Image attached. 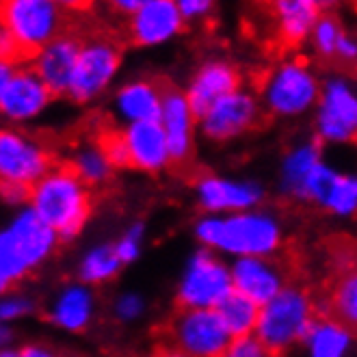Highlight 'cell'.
Masks as SVG:
<instances>
[{
    "label": "cell",
    "instance_id": "obj_3",
    "mask_svg": "<svg viewBox=\"0 0 357 357\" xmlns=\"http://www.w3.org/2000/svg\"><path fill=\"white\" fill-rule=\"evenodd\" d=\"M29 206L54 229L61 243L76 241L93 215L91 188L68 165H54L52 172L33 186Z\"/></svg>",
    "mask_w": 357,
    "mask_h": 357
},
{
    "label": "cell",
    "instance_id": "obj_25",
    "mask_svg": "<svg viewBox=\"0 0 357 357\" xmlns=\"http://www.w3.org/2000/svg\"><path fill=\"white\" fill-rule=\"evenodd\" d=\"M301 347L305 357H347L353 347V331L333 317H319Z\"/></svg>",
    "mask_w": 357,
    "mask_h": 357
},
{
    "label": "cell",
    "instance_id": "obj_39",
    "mask_svg": "<svg viewBox=\"0 0 357 357\" xmlns=\"http://www.w3.org/2000/svg\"><path fill=\"white\" fill-rule=\"evenodd\" d=\"M0 191H3V202L7 206H11L13 210H20V208H26L29 202H31V186H24V184H11V182H3L0 186Z\"/></svg>",
    "mask_w": 357,
    "mask_h": 357
},
{
    "label": "cell",
    "instance_id": "obj_29",
    "mask_svg": "<svg viewBox=\"0 0 357 357\" xmlns=\"http://www.w3.org/2000/svg\"><path fill=\"white\" fill-rule=\"evenodd\" d=\"M219 314L234 340L249 338V335L256 333L258 319H260V305L238 295V292H232V295L219 305Z\"/></svg>",
    "mask_w": 357,
    "mask_h": 357
},
{
    "label": "cell",
    "instance_id": "obj_5",
    "mask_svg": "<svg viewBox=\"0 0 357 357\" xmlns=\"http://www.w3.org/2000/svg\"><path fill=\"white\" fill-rule=\"evenodd\" d=\"M323 82L303 59H286L271 68L262 80V109L280 119H297L317 111Z\"/></svg>",
    "mask_w": 357,
    "mask_h": 357
},
{
    "label": "cell",
    "instance_id": "obj_30",
    "mask_svg": "<svg viewBox=\"0 0 357 357\" xmlns=\"http://www.w3.org/2000/svg\"><path fill=\"white\" fill-rule=\"evenodd\" d=\"M323 208L338 219L357 217V174L340 172Z\"/></svg>",
    "mask_w": 357,
    "mask_h": 357
},
{
    "label": "cell",
    "instance_id": "obj_26",
    "mask_svg": "<svg viewBox=\"0 0 357 357\" xmlns=\"http://www.w3.org/2000/svg\"><path fill=\"white\" fill-rule=\"evenodd\" d=\"M123 268V262L119 260L115 243H96L82 251V256L76 264L78 282H82L89 288L104 286L113 282Z\"/></svg>",
    "mask_w": 357,
    "mask_h": 357
},
{
    "label": "cell",
    "instance_id": "obj_24",
    "mask_svg": "<svg viewBox=\"0 0 357 357\" xmlns=\"http://www.w3.org/2000/svg\"><path fill=\"white\" fill-rule=\"evenodd\" d=\"M325 7L321 0H278L273 5L278 35L286 46H299L317 29Z\"/></svg>",
    "mask_w": 357,
    "mask_h": 357
},
{
    "label": "cell",
    "instance_id": "obj_6",
    "mask_svg": "<svg viewBox=\"0 0 357 357\" xmlns=\"http://www.w3.org/2000/svg\"><path fill=\"white\" fill-rule=\"evenodd\" d=\"M232 292V271L225 258L206 247H197L188 254L176 284V303L180 310H219Z\"/></svg>",
    "mask_w": 357,
    "mask_h": 357
},
{
    "label": "cell",
    "instance_id": "obj_28",
    "mask_svg": "<svg viewBox=\"0 0 357 357\" xmlns=\"http://www.w3.org/2000/svg\"><path fill=\"white\" fill-rule=\"evenodd\" d=\"M327 301H329L331 317L355 333L357 331V264L340 273V278L333 284Z\"/></svg>",
    "mask_w": 357,
    "mask_h": 357
},
{
    "label": "cell",
    "instance_id": "obj_45",
    "mask_svg": "<svg viewBox=\"0 0 357 357\" xmlns=\"http://www.w3.org/2000/svg\"><path fill=\"white\" fill-rule=\"evenodd\" d=\"M0 357H17V349H3L0 351Z\"/></svg>",
    "mask_w": 357,
    "mask_h": 357
},
{
    "label": "cell",
    "instance_id": "obj_37",
    "mask_svg": "<svg viewBox=\"0 0 357 357\" xmlns=\"http://www.w3.org/2000/svg\"><path fill=\"white\" fill-rule=\"evenodd\" d=\"M178 9L184 17V22L193 24L213 15L215 3L213 0H178Z\"/></svg>",
    "mask_w": 357,
    "mask_h": 357
},
{
    "label": "cell",
    "instance_id": "obj_13",
    "mask_svg": "<svg viewBox=\"0 0 357 357\" xmlns=\"http://www.w3.org/2000/svg\"><path fill=\"white\" fill-rule=\"evenodd\" d=\"M193 195L204 215H236L260 208L266 191L258 180L204 174L193 182Z\"/></svg>",
    "mask_w": 357,
    "mask_h": 357
},
{
    "label": "cell",
    "instance_id": "obj_23",
    "mask_svg": "<svg viewBox=\"0 0 357 357\" xmlns=\"http://www.w3.org/2000/svg\"><path fill=\"white\" fill-rule=\"evenodd\" d=\"M323 158V143L314 139H301L299 143L290 145L286 154L280 160V174H278V188L280 193L288 199L301 202L303 184L312 169L317 167Z\"/></svg>",
    "mask_w": 357,
    "mask_h": 357
},
{
    "label": "cell",
    "instance_id": "obj_38",
    "mask_svg": "<svg viewBox=\"0 0 357 357\" xmlns=\"http://www.w3.org/2000/svg\"><path fill=\"white\" fill-rule=\"evenodd\" d=\"M221 357H273L256 335H249V338H238L229 344V349Z\"/></svg>",
    "mask_w": 357,
    "mask_h": 357
},
{
    "label": "cell",
    "instance_id": "obj_34",
    "mask_svg": "<svg viewBox=\"0 0 357 357\" xmlns=\"http://www.w3.org/2000/svg\"><path fill=\"white\" fill-rule=\"evenodd\" d=\"M143 243H145V223L143 221H135L123 229L121 236L115 241V251H117L119 260L123 262V266L132 264L141 258Z\"/></svg>",
    "mask_w": 357,
    "mask_h": 357
},
{
    "label": "cell",
    "instance_id": "obj_36",
    "mask_svg": "<svg viewBox=\"0 0 357 357\" xmlns=\"http://www.w3.org/2000/svg\"><path fill=\"white\" fill-rule=\"evenodd\" d=\"M145 310H148V301H145L141 292H135V290L121 292V295L113 301V317L123 325L139 321L145 314Z\"/></svg>",
    "mask_w": 357,
    "mask_h": 357
},
{
    "label": "cell",
    "instance_id": "obj_42",
    "mask_svg": "<svg viewBox=\"0 0 357 357\" xmlns=\"http://www.w3.org/2000/svg\"><path fill=\"white\" fill-rule=\"evenodd\" d=\"M141 3H143V0H115V3H113L111 7H113L115 13H119V15L132 17V15L139 11Z\"/></svg>",
    "mask_w": 357,
    "mask_h": 357
},
{
    "label": "cell",
    "instance_id": "obj_2",
    "mask_svg": "<svg viewBox=\"0 0 357 357\" xmlns=\"http://www.w3.org/2000/svg\"><path fill=\"white\" fill-rule=\"evenodd\" d=\"M61 238L33 208L13 210L0 232V290L11 292L44 266L59 249Z\"/></svg>",
    "mask_w": 357,
    "mask_h": 357
},
{
    "label": "cell",
    "instance_id": "obj_21",
    "mask_svg": "<svg viewBox=\"0 0 357 357\" xmlns=\"http://www.w3.org/2000/svg\"><path fill=\"white\" fill-rule=\"evenodd\" d=\"M121 130H123L126 143H128L132 169L143 172V174H160L174 162L169 143H167V135L162 130L160 121L130 123V126H123Z\"/></svg>",
    "mask_w": 357,
    "mask_h": 357
},
{
    "label": "cell",
    "instance_id": "obj_20",
    "mask_svg": "<svg viewBox=\"0 0 357 357\" xmlns=\"http://www.w3.org/2000/svg\"><path fill=\"white\" fill-rule=\"evenodd\" d=\"M48 323L66 333L87 331L96 317L93 288L82 282H70L56 290L46 310Z\"/></svg>",
    "mask_w": 357,
    "mask_h": 357
},
{
    "label": "cell",
    "instance_id": "obj_31",
    "mask_svg": "<svg viewBox=\"0 0 357 357\" xmlns=\"http://www.w3.org/2000/svg\"><path fill=\"white\" fill-rule=\"evenodd\" d=\"M340 172L335 169V167L327 160H321L317 167L312 169V174L307 176L305 184H303V193H301V202H307V204H314V206H325L331 188L338 180Z\"/></svg>",
    "mask_w": 357,
    "mask_h": 357
},
{
    "label": "cell",
    "instance_id": "obj_11",
    "mask_svg": "<svg viewBox=\"0 0 357 357\" xmlns=\"http://www.w3.org/2000/svg\"><path fill=\"white\" fill-rule=\"evenodd\" d=\"M314 137L327 145L357 141V93L344 78L323 82L319 107L314 111Z\"/></svg>",
    "mask_w": 357,
    "mask_h": 357
},
{
    "label": "cell",
    "instance_id": "obj_16",
    "mask_svg": "<svg viewBox=\"0 0 357 357\" xmlns=\"http://www.w3.org/2000/svg\"><path fill=\"white\" fill-rule=\"evenodd\" d=\"M178 0H143L139 11L128 17V33L139 48H158L184 31Z\"/></svg>",
    "mask_w": 357,
    "mask_h": 357
},
{
    "label": "cell",
    "instance_id": "obj_1",
    "mask_svg": "<svg viewBox=\"0 0 357 357\" xmlns=\"http://www.w3.org/2000/svg\"><path fill=\"white\" fill-rule=\"evenodd\" d=\"M199 247L221 258H273L284 245V227L275 213L264 208L236 215H204L193 225Z\"/></svg>",
    "mask_w": 357,
    "mask_h": 357
},
{
    "label": "cell",
    "instance_id": "obj_10",
    "mask_svg": "<svg viewBox=\"0 0 357 357\" xmlns=\"http://www.w3.org/2000/svg\"><path fill=\"white\" fill-rule=\"evenodd\" d=\"M169 338L188 357H221L234 342L219 310H178Z\"/></svg>",
    "mask_w": 357,
    "mask_h": 357
},
{
    "label": "cell",
    "instance_id": "obj_40",
    "mask_svg": "<svg viewBox=\"0 0 357 357\" xmlns=\"http://www.w3.org/2000/svg\"><path fill=\"white\" fill-rule=\"evenodd\" d=\"M17 357H63V353L46 342H26L17 349Z\"/></svg>",
    "mask_w": 357,
    "mask_h": 357
},
{
    "label": "cell",
    "instance_id": "obj_41",
    "mask_svg": "<svg viewBox=\"0 0 357 357\" xmlns=\"http://www.w3.org/2000/svg\"><path fill=\"white\" fill-rule=\"evenodd\" d=\"M335 56L344 63H355L357 61V39L349 33H342L340 41H338V48H335Z\"/></svg>",
    "mask_w": 357,
    "mask_h": 357
},
{
    "label": "cell",
    "instance_id": "obj_9",
    "mask_svg": "<svg viewBox=\"0 0 357 357\" xmlns=\"http://www.w3.org/2000/svg\"><path fill=\"white\" fill-rule=\"evenodd\" d=\"M121 70V48L107 37L82 41L68 98L74 104H91L111 89Z\"/></svg>",
    "mask_w": 357,
    "mask_h": 357
},
{
    "label": "cell",
    "instance_id": "obj_8",
    "mask_svg": "<svg viewBox=\"0 0 357 357\" xmlns=\"http://www.w3.org/2000/svg\"><path fill=\"white\" fill-rule=\"evenodd\" d=\"M54 100V93L31 66L0 63V113L13 128L41 117Z\"/></svg>",
    "mask_w": 357,
    "mask_h": 357
},
{
    "label": "cell",
    "instance_id": "obj_14",
    "mask_svg": "<svg viewBox=\"0 0 357 357\" xmlns=\"http://www.w3.org/2000/svg\"><path fill=\"white\" fill-rule=\"evenodd\" d=\"M262 102L249 89H238L219 100L199 119V132L210 143H229L256 130L262 119Z\"/></svg>",
    "mask_w": 357,
    "mask_h": 357
},
{
    "label": "cell",
    "instance_id": "obj_17",
    "mask_svg": "<svg viewBox=\"0 0 357 357\" xmlns=\"http://www.w3.org/2000/svg\"><path fill=\"white\" fill-rule=\"evenodd\" d=\"M160 126L167 135L174 162H186L195 150V132L199 130V119L193 113L184 89L167 87L162 98Z\"/></svg>",
    "mask_w": 357,
    "mask_h": 357
},
{
    "label": "cell",
    "instance_id": "obj_19",
    "mask_svg": "<svg viewBox=\"0 0 357 357\" xmlns=\"http://www.w3.org/2000/svg\"><path fill=\"white\" fill-rule=\"evenodd\" d=\"M80 48L82 41L78 37L63 33L31 59V68L46 82V87L54 93V98L59 96L68 98Z\"/></svg>",
    "mask_w": 357,
    "mask_h": 357
},
{
    "label": "cell",
    "instance_id": "obj_27",
    "mask_svg": "<svg viewBox=\"0 0 357 357\" xmlns=\"http://www.w3.org/2000/svg\"><path fill=\"white\" fill-rule=\"evenodd\" d=\"M68 167L89 188L107 184L111 180L113 172H115L111 160L107 158V154H104V150L100 148L98 141L78 145V148L74 150V154L70 156Z\"/></svg>",
    "mask_w": 357,
    "mask_h": 357
},
{
    "label": "cell",
    "instance_id": "obj_15",
    "mask_svg": "<svg viewBox=\"0 0 357 357\" xmlns=\"http://www.w3.org/2000/svg\"><path fill=\"white\" fill-rule=\"evenodd\" d=\"M238 89H243V76L234 63L225 59H208L199 63L193 76L188 78L184 93L197 119H202L219 100Z\"/></svg>",
    "mask_w": 357,
    "mask_h": 357
},
{
    "label": "cell",
    "instance_id": "obj_43",
    "mask_svg": "<svg viewBox=\"0 0 357 357\" xmlns=\"http://www.w3.org/2000/svg\"><path fill=\"white\" fill-rule=\"evenodd\" d=\"M150 357H188V355H184L182 351H178L174 344H160V347H156L150 353Z\"/></svg>",
    "mask_w": 357,
    "mask_h": 357
},
{
    "label": "cell",
    "instance_id": "obj_12",
    "mask_svg": "<svg viewBox=\"0 0 357 357\" xmlns=\"http://www.w3.org/2000/svg\"><path fill=\"white\" fill-rule=\"evenodd\" d=\"M54 167L52 152L39 139L17 128L0 132V180L11 184L35 186Z\"/></svg>",
    "mask_w": 357,
    "mask_h": 357
},
{
    "label": "cell",
    "instance_id": "obj_32",
    "mask_svg": "<svg viewBox=\"0 0 357 357\" xmlns=\"http://www.w3.org/2000/svg\"><path fill=\"white\" fill-rule=\"evenodd\" d=\"M342 26L338 22V17L333 13H323L317 29H314L310 41H312V48L321 59H333L335 56V48H338V41L342 37Z\"/></svg>",
    "mask_w": 357,
    "mask_h": 357
},
{
    "label": "cell",
    "instance_id": "obj_35",
    "mask_svg": "<svg viewBox=\"0 0 357 357\" xmlns=\"http://www.w3.org/2000/svg\"><path fill=\"white\" fill-rule=\"evenodd\" d=\"M100 148L107 154V158L111 160L113 169H132L130 162V152H128V143H126L123 130H104L98 139Z\"/></svg>",
    "mask_w": 357,
    "mask_h": 357
},
{
    "label": "cell",
    "instance_id": "obj_44",
    "mask_svg": "<svg viewBox=\"0 0 357 357\" xmlns=\"http://www.w3.org/2000/svg\"><path fill=\"white\" fill-rule=\"evenodd\" d=\"M13 338H15L13 327H11V325H5V323L0 325V342H3V349H11Z\"/></svg>",
    "mask_w": 357,
    "mask_h": 357
},
{
    "label": "cell",
    "instance_id": "obj_7",
    "mask_svg": "<svg viewBox=\"0 0 357 357\" xmlns=\"http://www.w3.org/2000/svg\"><path fill=\"white\" fill-rule=\"evenodd\" d=\"M0 9L3 31L15 41L22 61L33 59L41 48L63 35L66 5H59L54 0H5Z\"/></svg>",
    "mask_w": 357,
    "mask_h": 357
},
{
    "label": "cell",
    "instance_id": "obj_18",
    "mask_svg": "<svg viewBox=\"0 0 357 357\" xmlns=\"http://www.w3.org/2000/svg\"><path fill=\"white\" fill-rule=\"evenodd\" d=\"M234 292L260 307L275 299L288 286L284 268L273 258H238L229 262Z\"/></svg>",
    "mask_w": 357,
    "mask_h": 357
},
{
    "label": "cell",
    "instance_id": "obj_22",
    "mask_svg": "<svg viewBox=\"0 0 357 357\" xmlns=\"http://www.w3.org/2000/svg\"><path fill=\"white\" fill-rule=\"evenodd\" d=\"M165 85L150 78H135L121 82L113 93V111L123 126L141 121H158L162 111Z\"/></svg>",
    "mask_w": 357,
    "mask_h": 357
},
{
    "label": "cell",
    "instance_id": "obj_33",
    "mask_svg": "<svg viewBox=\"0 0 357 357\" xmlns=\"http://www.w3.org/2000/svg\"><path fill=\"white\" fill-rule=\"evenodd\" d=\"M37 312V301L26 295V292H17L11 290L7 295H3V301H0V321L5 325H13L22 319H29Z\"/></svg>",
    "mask_w": 357,
    "mask_h": 357
},
{
    "label": "cell",
    "instance_id": "obj_4",
    "mask_svg": "<svg viewBox=\"0 0 357 357\" xmlns=\"http://www.w3.org/2000/svg\"><path fill=\"white\" fill-rule=\"evenodd\" d=\"M317 319V301L310 292L297 284H288L275 299L260 307L254 335L273 357H282L297 344H303Z\"/></svg>",
    "mask_w": 357,
    "mask_h": 357
}]
</instances>
